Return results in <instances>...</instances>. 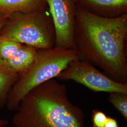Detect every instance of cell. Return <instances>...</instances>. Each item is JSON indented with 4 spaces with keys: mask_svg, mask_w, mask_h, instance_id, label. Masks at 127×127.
Wrapping results in <instances>:
<instances>
[{
    "mask_svg": "<svg viewBox=\"0 0 127 127\" xmlns=\"http://www.w3.org/2000/svg\"><path fill=\"white\" fill-rule=\"evenodd\" d=\"M8 16L3 14L0 13V32L6 22Z\"/></svg>",
    "mask_w": 127,
    "mask_h": 127,
    "instance_id": "cell-15",
    "label": "cell"
},
{
    "mask_svg": "<svg viewBox=\"0 0 127 127\" xmlns=\"http://www.w3.org/2000/svg\"><path fill=\"white\" fill-rule=\"evenodd\" d=\"M47 5V0H0V13L8 16L17 12L30 13Z\"/></svg>",
    "mask_w": 127,
    "mask_h": 127,
    "instance_id": "cell-9",
    "label": "cell"
},
{
    "mask_svg": "<svg viewBox=\"0 0 127 127\" xmlns=\"http://www.w3.org/2000/svg\"><path fill=\"white\" fill-rule=\"evenodd\" d=\"M76 5L95 15L116 18L127 13V0H74Z\"/></svg>",
    "mask_w": 127,
    "mask_h": 127,
    "instance_id": "cell-7",
    "label": "cell"
},
{
    "mask_svg": "<svg viewBox=\"0 0 127 127\" xmlns=\"http://www.w3.org/2000/svg\"><path fill=\"white\" fill-rule=\"evenodd\" d=\"M104 127H121L118 124L117 120L114 118L108 116Z\"/></svg>",
    "mask_w": 127,
    "mask_h": 127,
    "instance_id": "cell-14",
    "label": "cell"
},
{
    "mask_svg": "<svg viewBox=\"0 0 127 127\" xmlns=\"http://www.w3.org/2000/svg\"><path fill=\"white\" fill-rule=\"evenodd\" d=\"M54 24L55 47L74 49L76 5L74 0H47Z\"/></svg>",
    "mask_w": 127,
    "mask_h": 127,
    "instance_id": "cell-6",
    "label": "cell"
},
{
    "mask_svg": "<svg viewBox=\"0 0 127 127\" xmlns=\"http://www.w3.org/2000/svg\"><path fill=\"white\" fill-rule=\"evenodd\" d=\"M0 37L36 49L54 48L56 30L48 5L32 12H17L8 15L0 30Z\"/></svg>",
    "mask_w": 127,
    "mask_h": 127,
    "instance_id": "cell-4",
    "label": "cell"
},
{
    "mask_svg": "<svg viewBox=\"0 0 127 127\" xmlns=\"http://www.w3.org/2000/svg\"><path fill=\"white\" fill-rule=\"evenodd\" d=\"M57 78L60 80L73 81L95 92L127 94V84L114 81L93 64L78 59L70 64Z\"/></svg>",
    "mask_w": 127,
    "mask_h": 127,
    "instance_id": "cell-5",
    "label": "cell"
},
{
    "mask_svg": "<svg viewBox=\"0 0 127 127\" xmlns=\"http://www.w3.org/2000/svg\"><path fill=\"white\" fill-rule=\"evenodd\" d=\"M9 122L7 120L0 117V127H7Z\"/></svg>",
    "mask_w": 127,
    "mask_h": 127,
    "instance_id": "cell-16",
    "label": "cell"
},
{
    "mask_svg": "<svg viewBox=\"0 0 127 127\" xmlns=\"http://www.w3.org/2000/svg\"><path fill=\"white\" fill-rule=\"evenodd\" d=\"M78 59L77 52L74 49L56 47L37 49L32 64L18 73L7 97V109L16 111L20 101L30 91L44 82L57 78L70 64Z\"/></svg>",
    "mask_w": 127,
    "mask_h": 127,
    "instance_id": "cell-3",
    "label": "cell"
},
{
    "mask_svg": "<svg viewBox=\"0 0 127 127\" xmlns=\"http://www.w3.org/2000/svg\"><path fill=\"white\" fill-rule=\"evenodd\" d=\"M12 118L14 127H85V115L69 100L65 85L52 79L30 91Z\"/></svg>",
    "mask_w": 127,
    "mask_h": 127,
    "instance_id": "cell-2",
    "label": "cell"
},
{
    "mask_svg": "<svg viewBox=\"0 0 127 127\" xmlns=\"http://www.w3.org/2000/svg\"><path fill=\"white\" fill-rule=\"evenodd\" d=\"M23 44L4 37H0V59L11 58L21 48Z\"/></svg>",
    "mask_w": 127,
    "mask_h": 127,
    "instance_id": "cell-11",
    "label": "cell"
},
{
    "mask_svg": "<svg viewBox=\"0 0 127 127\" xmlns=\"http://www.w3.org/2000/svg\"><path fill=\"white\" fill-rule=\"evenodd\" d=\"M127 13L104 18L76 5L74 47L79 60L103 70L116 82L127 84Z\"/></svg>",
    "mask_w": 127,
    "mask_h": 127,
    "instance_id": "cell-1",
    "label": "cell"
},
{
    "mask_svg": "<svg viewBox=\"0 0 127 127\" xmlns=\"http://www.w3.org/2000/svg\"><path fill=\"white\" fill-rule=\"evenodd\" d=\"M18 76V74L7 69L0 60V109L6 105L8 94Z\"/></svg>",
    "mask_w": 127,
    "mask_h": 127,
    "instance_id": "cell-10",
    "label": "cell"
},
{
    "mask_svg": "<svg viewBox=\"0 0 127 127\" xmlns=\"http://www.w3.org/2000/svg\"><path fill=\"white\" fill-rule=\"evenodd\" d=\"M108 101L127 121V94L113 92L109 93Z\"/></svg>",
    "mask_w": 127,
    "mask_h": 127,
    "instance_id": "cell-12",
    "label": "cell"
},
{
    "mask_svg": "<svg viewBox=\"0 0 127 127\" xmlns=\"http://www.w3.org/2000/svg\"><path fill=\"white\" fill-rule=\"evenodd\" d=\"M107 117L104 112L97 109H93L92 116V127H104Z\"/></svg>",
    "mask_w": 127,
    "mask_h": 127,
    "instance_id": "cell-13",
    "label": "cell"
},
{
    "mask_svg": "<svg viewBox=\"0 0 127 127\" xmlns=\"http://www.w3.org/2000/svg\"><path fill=\"white\" fill-rule=\"evenodd\" d=\"M37 49L23 44L18 51L11 58L0 59L5 67L10 71L18 74L28 68L33 62Z\"/></svg>",
    "mask_w": 127,
    "mask_h": 127,
    "instance_id": "cell-8",
    "label": "cell"
}]
</instances>
